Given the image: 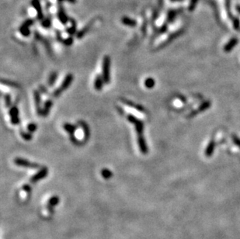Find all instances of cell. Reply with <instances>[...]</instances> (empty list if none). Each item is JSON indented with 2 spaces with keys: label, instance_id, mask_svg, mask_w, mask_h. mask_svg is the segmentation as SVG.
Segmentation results:
<instances>
[{
  "label": "cell",
  "instance_id": "cell-1",
  "mask_svg": "<svg viewBox=\"0 0 240 239\" xmlns=\"http://www.w3.org/2000/svg\"><path fill=\"white\" fill-rule=\"evenodd\" d=\"M73 80V76L72 74H68L64 79L63 82L61 84L60 86L56 90H55L52 93V96L54 97H58L61 95V93H63L65 89H67V88H68L70 85L72 84V82Z\"/></svg>",
  "mask_w": 240,
  "mask_h": 239
},
{
  "label": "cell",
  "instance_id": "cell-2",
  "mask_svg": "<svg viewBox=\"0 0 240 239\" xmlns=\"http://www.w3.org/2000/svg\"><path fill=\"white\" fill-rule=\"evenodd\" d=\"M110 66H111V58L109 56H104L102 65V77L106 84L110 82Z\"/></svg>",
  "mask_w": 240,
  "mask_h": 239
},
{
  "label": "cell",
  "instance_id": "cell-3",
  "mask_svg": "<svg viewBox=\"0 0 240 239\" xmlns=\"http://www.w3.org/2000/svg\"><path fill=\"white\" fill-rule=\"evenodd\" d=\"M14 163L18 166L25 167V168H39V165L37 163H34V162H31L30 161L27 160V159H22V158H16L14 160Z\"/></svg>",
  "mask_w": 240,
  "mask_h": 239
},
{
  "label": "cell",
  "instance_id": "cell-4",
  "mask_svg": "<svg viewBox=\"0 0 240 239\" xmlns=\"http://www.w3.org/2000/svg\"><path fill=\"white\" fill-rule=\"evenodd\" d=\"M34 23V20L33 19H28L22 24V25L20 27L19 30L20 33L24 37H28L30 34V27Z\"/></svg>",
  "mask_w": 240,
  "mask_h": 239
},
{
  "label": "cell",
  "instance_id": "cell-5",
  "mask_svg": "<svg viewBox=\"0 0 240 239\" xmlns=\"http://www.w3.org/2000/svg\"><path fill=\"white\" fill-rule=\"evenodd\" d=\"M47 173H48V170L46 167H44V168H41L36 174L33 175L31 178H30V183H37V181L41 180V179H44L47 176Z\"/></svg>",
  "mask_w": 240,
  "mask_h": 239
},
{
  "label": "cell",
  "instance_id": "cell-6",
  "mask_svg": "<svg viewBox=\"0 0 240 239\" xmlns=\"http://www.w3.org/2000/svg\"><path fill=\"white\" fill-rule=\"evenodd\" d=\"M10 116L11 123L13 125H17L20 123L19 118V110L16 106H13L11 107L10 110Z\"/></svg>",
  "mask_w": 240,
  "mask_h": 239
},
{
  "label": "cell",
  "instance_id": "cell-7",
  "mask_svg": "<svg viewBox=\"0 0 240 239\" xmlns=\"http://www.w3.org/2000/svg\"><path fill=\"white\" fill-rule=\"evenodd\" d=\"M31 5L33 6V7L34 8L35 11L37 12V18L39 20L42 21L44 18V13H43L42 7H41V2H40V0H32Z\"/></svg>",
  "mask_w": 240,
  "mask_h": 239
},
{
  "label": "cell",
  "instance_id": "cell-8",
  "mask_svg": "<svg viewBox=\"0 0 240 239\" xmlns=\"http://www.w3.org/2000/svg\"><path fill=\"white\" fill-rule=\"evenodd\" d=\"M33 98H34L35 106H36L37 112L39 115H42V111L41 110V96L37 90L33 92Z\"/></svg>",
  "mask_w": 240,
  "mask_h": 239
},
{
  "label": "cell",
  "instance_id": "cell-9",
  "mask_svg": "<svg viewBox=\"0 0 240 239\" xmlns=\"http://www.w3.org/2000/svg\"><path fill=\"white\" fill-rule=\"evenodd\" d=\"M64 129L70 134L72 141L73 143H76V138H75L74 136H73V134H75V131H76V127L74 126V125L70 124H65L64 125Z\"/></svg>",
  "mask_w": 240,
  "mask_h": 239
},
{
  "label": "cell",
  "instance_id": "cell-10",
  "mask_svg": "<svg viewBox=\"0 0 240 239\" xmlns=\"http://www.w3.org/2000/svg\"><path fill=\"white\" fill-rule=\"evenodd\" d=\"M58 18H59V21H60L63 25H65L68 21V16H67L66 13H65V11H64V10L62 7H59V11H58Z\"/></svg>",
  "mask_w": 240,
  "mask_h": 239
},
{
  "label": "cell",
  "instance_id": "cell-11",
  "mask_svg": "<svg viewBox=\"0 0 240 239\" xmlns=\"http://www.w3.org/2000/svg\"><path fill=\"white\" fill-rule=\"evenodd\" d=\"M52 105L53 102L51 99H47V100L45 101V102H44V109H43L42 110V116H46L48 115Z\"/></svg>",
  "mask_w": 240,
  "mask_h": 239
},
{
  "label": "cell",
  "instance_id": "cell-12",
  "mask_svg": "<svg viewBox=\"0 0 240 239\" xmlns=\"http://www.w3.org/2000/svg\"><path fill=\"white\" fill-rule=\"evenodd\" d=\"M121 22L122 24L128 26V27H134L137 25V22L134 19H131V18L128 17V16H124L121 19Z\"/></svg>",
  "mask_w": 240,
  "mask_h": 239
},
{
  "label": "cell",
  "instance_id": "cell-13",
  "mask_svg": "<svg viewBox=\"0 0 240 239\" xmlns=\"http://www.w3.org/2000/svg\"><path fill=\"white\" fill-rule=\"evenodd\" d=\"M103 82H104V81H103V77H101L100 76H97V77H96L94 82V87L97 91H100V90L102 89Z\"/></svg>",
  "mask_w": 240,
  "mask_h": 239
},
{
  "label": "cell",
  "instance_id": "cell-14",
  "mask_svg": "<svg viewBox=\"0 0 240 239\" xmlns=\"http://www.w3.org/2000/svg\"><path fill=\"white\" fill-rule=\"evenodd\" d=\"M124 102H125V103L127 104V105L130 106L131 107H133V108L136 109V110H138L139 112H144V108L142 106H138V105H135V104L132 103V102H131L130 101H128V100H124V99L123 100Z\"/></svg>",
  "mask_w": 240,
  "mask_h": 239
},
{
  "label": "cell",
  "instance_id": "cell-15",
  "mask_svg": "<svg viewBox=\"0 0 240 239\" xmlns=\"http://www.w3.org/2000/svg\"><path fill=\"white\" fill-rule=\"evenodd\" d=\"M58 78V74L57 72H53L52 74L49 77V79H48V85H53L55 84V82L56 79H57Z\"/></svg>",
  "mask_w": 240,
  "mask_h": 239
},
{
  "label": "cell",
  "instance_id": "cell-16",
  "mask_svg": "<svg viewBox=\"0 0 240 239\" xmlns=\"http://www.w3.org/2000/svg\"><path fill=\"white\" fill-rule=\"evenodd\" d=\"M101 174L102 176L106 179H110V178L112 176V172H111L109 169H107V168H103L101 172Z\"/></svg>",
  "mask_w": 240,
  "mask_h": 239
},
{
  "label": "cell",
  "instance_id": "cell-17",
  "mask_svg": "<svg viewBox=\"0 0 240 239\" xmlns=\"http://www.w3.org/2000/svg\"><path fill=\"white\" fill-rule=\"evenodd\" d=\"M41 24H42V27H44V28H48V27H51V19L49 17L45 18V19H44L42 20Z\"/></svg>",
  "mask_w": 240,
  "mask_h": 239
},
{
  "label": "cell",
  "instance_id": "cell-18",
  "mask_svg": "<svg viewBox=\"0 0 240 239\" xmlns=\"http://www.w3.org/2000/svg\"><path fill=\"white\" fill-rule=\"evenodd\" d=\"M72 24L71 27H68V29H67V33H69L70 35H72V34H73V33H76V23H75V21L73 20H72Z\"/></svg>",
  "mask_w": 240,
  "mask_h": 239
},
{
  "label": "cell",
  "instance_id": "cell-19",
  "mask_svg": "<svg viewBox=\"0 0 240 239\" xmlns=\"http://www.w3.org/2000/svg\"><path fill=\"white\" fill-rule=\"evenodd\" d=\"M237 42H238V40H237L236 38H233V39H232V41H231L230 42H229V44H228L227 45H226L225 50H231V49H232V47H233L234 46H235V44H237Z\"/></svg>",
  "mask_w": 240,
  "mask_h": 239
},
{
  "label": "cell",
  "instance_id": "cell-20",
  "mask_svg": "<svg viewBox=\"0 0 240 239\" xmlns=\"http://www.w3.org/2000/svg\"><path fill=\"white\" fill-rule=\"evenodd\" d=\"M145 85H146V86L147 87V88H152V87L154 86V85H155V82H154V80L152 79L149 78V79H146V82H145Z\"/></svg>",
  "mask_w": 240,
  "mask_h": 239
},
{
  "label": "cell",
  "instance_id": "cell-21",
  "mask_svg": "<svg viewBox=\"0 0 240 239\" xmlns=\"http://www.w3.org/2000/svg\"><path fill=\"white\" fill-rule=\"evenodd\" d=\"M20 134H21V136H22V137L24 139V140H26V141L31 140V138H32L31 134H27V133H25V132H24V131H20Z\"/></svg>",
  "mask_w": 240,
  "mask_h": 239
},
{
  "label": "cell",
  "instance_id": "cell-22",
  "mask_svg": "<svg viewBox=\"0 0 240 239\" xmlns=\"http://www.w3.org/2000/svg\"><path fill=\"white\" fill-rule=\"evenodd\" d=\"M37 129V126L36 124H29L28 126H27V130H28L29 132L30 133H33V131H36Z\"/></svg>",
  "mask_w": 240,
  "mask_h": 239
},
{
  "label": "cell",
  "instance_id": "cell-23",
  "mask_svg": "<svg viewBox=\"0 0 240 239\" xmlns=\"http://www.w3.org/2000/svg\"><path fill=\"white\" fill-rule=\"evenodd\" d=\"M198 0H190V7H189V10H190V11L194 10L197 3H198Z\"/></svg>",
  "mask_w": 240,
  "mask_h": 239
},
{
  "label": "cell",
  "instance_id": "cell-24",
  "mask_svg": "<svg viewBox=\"0 0 240 239\" xmlns=\"http://www.w3.org/2000/svg\"><path fill=\"white\" fill-rule=\"evenodd\" d=\"M5 102L7 104V106H11V96L9 94H6L5 96Z\"/></svg>",
  "mask_w": 240,
  "mask_h": 239
},
{
  "label": "cell",
  "instance_id": "cell-25",
  "mask_svg": "<svg viewBox=\"0 0 240 239\" xmlns=\"http://www.w3.org/2000/svg\"><path fill=\"white\" fill-rule=\"evenodd\" d=\"M2 84H5V85H11V86H16L17 87L18 85H16V83H13L12 82H10V81H7V80H2Z\"/></svg>",
  "mask_w": 240,
  "mask_h": 239
},
{
  "label": "cell",
  "instance_id": "cell-26",
  "mask_svg": "<svg viewBox=\"0 0 240 239\" xmlns=\"http://www.w3.org/2000/svg\"><path fill=\"white\" fill-rule=\"evenodd\" d=\"M73 42V40L72 37H69V38H67L66 40H64L63 41V43L64 44H65L66 45H70V44H72Z\"/></svg>",
  "mask_w": 240,
  "mask_h": 239
},
{
  "label": "cell",
  "instance_id": "cell-27",
  "mask_svg": "<svg viewBox=\"0 0 240 239\" xmlns=\"http://www.w3.org/2000/svg\"><path fill=\"white\" fill-rule=\"evenodd\" d=\"M238 24H239V21H238V19L236 18V19L234 20V27H235V28H238Z\"/></svg>",
  "mask_w": 240,
  "mask_h": 239
},
{
  "label": "cell",
  "instance_id": "cell-28",
  "mask_svg": "<svg viewBox=\"0 0 240 239\" xmlns=\"http://www.w3.org/2000/svg\"><path fill=\"white\" fill-rule=\"evenodd\" d=\"M59 2H63V1H67L68 2H71V3H75L76 2V0H58Z\"/></svg>",
  "mask_w": 240,
  "mask_h": 239
},
{
  "label": "cell",
  "instance_id": "cell-29",
  "mask_svg": "<svg viewBox=\"0 0 240 239\" xmlns=\"http://www.w3.org/2000/svg\"><path fill=\"white\" fill-rule=\"evenodd\" d=\"M237 10H238V13H240V6H238V7H237Z\"/></svg>",
  "mask_w": 240,
  "mask_h": 239
}]
</instances>
